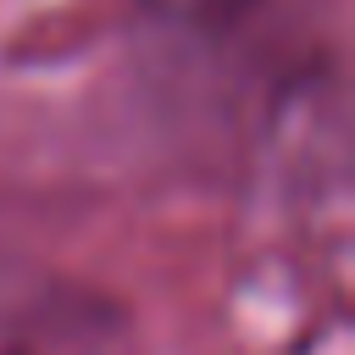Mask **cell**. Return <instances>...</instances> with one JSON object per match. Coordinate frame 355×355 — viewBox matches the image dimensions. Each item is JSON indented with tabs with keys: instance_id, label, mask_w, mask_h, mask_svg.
I'll return each mask as SVG.
<instances>
[{
	"instance_id": "cell-1",
	"label": "cell",
	"mask_w": 355,
	"mask_h": 355,
	"mask_svg": "<svg viewBox=\"0 0 355 355\" xmlns=\"http://www.w3.org/2000/svg\"><path fill=\"white\" fill-rule=\"evenodd\" d=\"M122 333V305L50 272L0 266V355H94Z\"/></svg>"
}]
</instances>
